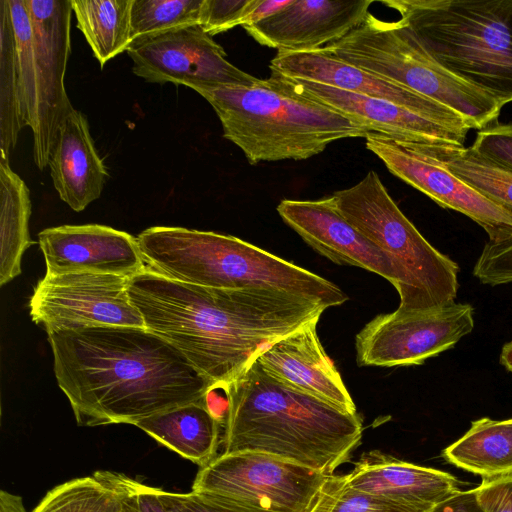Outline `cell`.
Listing matches in <instances>:
<instances>
[{
	"label": "cell",
	"instance_id": "6da1fadb",
	"mask_svg": "<svg viewBox=\"0 0 512 512\" xmlns=\"http://www.w3.org/2000/svg\"><path fill=\"white\" fill-rule=\"evenodd\" d=\"M145 328L177 350L213 387L237 380L273 343L327 309L291 293L181 283L149 269L128 286Z\"/></svg>",
	"mask_w": 512,
	"mask_h": 512
},
{
	"label": "cell",
	"instance_id": "7a4b0ae2",
	"mask_svg": "<svg viewBox=\"0 0 512 512\" xmlns=\"http://www.w3.org/2000/svg\"><path fill=\"white\" fill-rule=\"evenodd\" d=\"M58 386L79 426L132 424L200 401L212 384L147 328L86 327L47 333Z\"/></svg>",
	"mask_w": 512,
	"mask_h": 512
},
{
	"label": "cell",
	"instance_id": "3957f363",
	"mask_svg": "<svg viewBox=\"0 0 512 512\" xmlns=\"http://www.w3.org/2000/svg\"><path fill=\"white\" fill-rule=\"evenodd\" d=\"M223 389L229 409L222 454L263 453L334 475L361 442L358 413L277 382L256 361Z\"/></svg>",
	"mask_w": 512,
	"mask_h": 512
},
{
	"label": "cell",
	"instance_id": "277c9868",
	"mask_svg": "<svg viewBox=\"0 0 512 512\" xmlns=\"http://www.w3.org/2000/svg\"><path fill=\"white\" fill-rule=\"evenodd\" d=\"M137 242L147 269L181 283L281 291L326 308L348 299L331 281L231 235L154 226L142 231Z\"/></svg>",
	"mask_w": 512,
	"mask_h": 512
},
{
	"label": "cell",
	"instance_id": "5b68a950",
	"mask_svg": "<svg viewBox=\"0 0 512 512\" xmlns=\"http://www.w3.org/2000/svg\"><path fill=\"white\" fill-rule=\"evenodd\" d=\"M216 112L223 137L248 162L305 160L341 139L364 137L366 127L306 98L270 75L251 86L219 85L195 90Z\"/></svg>",
	"mask_w": 512,
	"mask_h": 512
},
{
	"label": "cell",
	"instance_id": "8992f818",
	"mask_svg": "<svg viewBox=\"0 0 512 512\" xmlns=\"http://www.w3.org/2000/svg\"><path fill=\"white\" fill-rule=\"evenodd\" d=\"M423 49L444 69L512 102V0H388Z\"/></svg>",
	"mask_w": 512,
	"mask_h": 512
},
{
	"label": "cell",
	"instance_id": "52a82bcc",
	"mask_svg": "<svg viewBox=\"0 0 512 512\" xmlns=\"http://www.w3.org/2000/svg\"><path fill=\"white\" fill-rule=\"evenodd\" d=\"M332 198L344 218L390 259L399 279L395 314L423 313L455 302L458 264L424 238L375 171Z\"/></svg>",
	"mask_w": 512,
	"mask_h": 512
},
{
	"label": "cell",
	"instance_id": "ba28073f",
	"mask_svg": "<svg viewBox=\"0 0 512 512\" xmlns=\"http://www.w3.org/2000/svg\"><path fill=\"white\" fill-rule=\"evenodd\" d=\"M339 59L405 86L462 115L473 129L496 122L502 107L439 65L398 21L368 13L344 38L323 47Z\"/></svg>",
	"mask_w": 512,
	"mask_h": 512
},
{
	"label": "cell",
	"instance_id": "9c48e42d",
	"mask_svg": "<svg viewBox=\"0 0 512 512\" xmlns=\"http://www.w3.org/2000/svg\"><path fill=\"white\" fill-rule=\"evenodd\" d=\"M332 476L263 453H221L192 491L249 512H310Z\"/></svg>",
	"mask_w": 512,
	"mask_h": 512
},
{
	"label": "cell",
	"instance_id": "30bf717a",
	"mask_svg": "<svg viewBox=\"0 0 512 512\" xmlns=\"http://www.w3.org/2000/svg\"><path fill=\"white\" fill-rule=\"evenodd\" d=\"M130 279L89 272L45 274L29 300L30 316L47 333L102 326L145 328L130 300Z\"/></svg>",
	"mask_w": 512,
	"mask_h": 512
},
{
	"label": "cell",
	"instance_id": "8fae6325",
	"mask_svg": "<svg viewBox=\"0 0 512 512\" xmlns=\"http://www.w3.org/2000/svg\"><path fill=\"white\" fill-rule=\"evenodd\" d=\"M470 304L445 307L410 315L379 314L356 335L359 366L398 367L421 365L453 348L474 328Z\"/></svg>",
	"mask_w": 512,
	"mask_h": 512
},
{
	"label": "cell",
	"instance_id": "7c38bea8",
	"mask_svg": "<svg viewBox=\"0 0 512 512\" xmlns=\"http://www.w3.org/2000/svg\"><path fill=\"white\" fill-rule=\"evenodd\" d=\"M32 25L36 111L33 157L40 170L49 164L59 126L73 107L64 78L71 53V0H25Z\"/></svg>",
	"mask_w": 512,
	"mask_h": 512
},
{
	"label": "cell",
	"instance_id": "4fadbf2b",
	"mask_svg": "<svg viewBox=\"0 0 512 512\" xmlns=\"http://www.w3.org/2000/svg\"><path fill=\"white\" fill-rule=\"evenodd\" d=\"M133 73L151 83L193 90L219 85L251 86L259 78L226 59L224 49L199 25L135 39L127 49Z\"/></svg>",
	"mask_w": 512,
	"mask_h": 512
},
{
	"label": "cell",
	"instance_id": "5bb4252c",
	"mask_svg": "<svg viewBox=\"0 0 512 512\" xmlns=\"http://www.w3.org/2000/svg\"><path fill=\"white\" fill-rule=\"evenodd\" d=\"M365 140L366 148L382 160L393 175L441 207L472 219L485 230L488 241L498 242L512 237V214L482 196L429 155L376 132H368Z\"/></svg>",
	"mask_w": 512,
	"mask_h": 512
},
{
	"label": "cell",
	"instance_id": "9a60e30c",
	"mask_svg": "<svg viewBox=\"0 0 512 512\" xmlns=\"http://www.w3.org/2000/svg\"><path fill=\"white\" fill-rule=\"evenodd\" d=\"M32 25L25 0H0V161L35 123Z\"/></svg>",
	"mask_w": 512,
	"mask_h": 512
},
{
	"label": "cell",
	"instance_id": "2e32d148",
	"mask_svg": "<svg viewBox=\"0 0 512 512\" xmlns=\"http://www.w3.org/2000/svg\"><path fill=\"white\" fill-rule=\"evenodd\" d=\"M271 75L292 91L352 118L369 132L405 143L463 147L470 130L442 123L390 101L288 78L276 72H271Z\"/></svg>",
	"mask_w": 512,
	"mask_h": 512
},
{
	"label": "cell",
	"instance_id": "e0dca14e",
	"mask_svg": "<svg viewBox=\"0 0 512 512\" xmlns=\"http://www.w3.org/2000/svg\"><path fill=\"white\" fill-rule=\"evenodd\" d=\"M269 68L282 76L316 82L360 95L393 102L431 119L473 129L451 108L405 86L351 65L324 48L315 51H278Z\"/></svg>",
	"mask_w": 512,
	"mask_h": 512
},
{
	"label": "cell",
	"instance_id": "ac0fdd59",
	"mask_svg": "<svg viewBox=\"0 0 512 512\" xmlns=\"http://www.w3.org/2000/svg\"><path fill=\"white\" fill-rule=\"evenodd\" d=\"M38 242L49 275L89 272L132 278L146 268L137 238L105 225L47 228Z\"/></svg>",
	"mask_w": 512,
	"mask_h": 512
},
{
	"label": "cell",
	"instance_id": "d6986e66",
	"mask_svg": "<svg viewBox=\"0 0 512 512\" xmlns=\"http://www.w3.org/2000/svg\"><path fill=\"white\" fill-rule=\"evenodd\" d=\"M276 209L284 223L319 254L337 264L376 273L398 287L399 279L390 259L344 218L332 196L284 199Z\"/></svg>",
	"mask_w": 512,
	"mask_h": 512
},
{
	"label": "cell",
	"instance_id": "ffe728a7",
	"mask_svg": "<svg viewBox=\"0 0 512 512\" xmlns=\"http://www.w3.org/2000/svg\"><path fill=\"white\" fill-rule=\"evenodd\" d=\"M373 0H292L284 9L243 27L259 44L278 51L319 50L363 23Z\"/></svg>",
	"mask_w": 512,
	"mask_h": 512
},
{
	"label": "cell",
	"instance_id": "44dd1931",
	"mask_svg": "<svg viewBox=\"0 0 512 512\" xmlns=\"http://www.w3.org/2000/svg\"><path fill=\"white\" fill-rule=\"evenodd\" d=\"M318 320L273 343L255 361L277 382L355 414L350 393L319 340Z\"/></svg>",
	"mask_w": 512,
	"mask_h": 512
},
{
	"label": "cell",
	"instance_id": "7402d4cb",
	"mask_svg": "<svg viewBox=\"0 0 512 512\" xmlns=\"http://www.w3.org/2000/svg\"><path fill=\"white\" fill-rule=\"evenodd\" d=\"M354 489L430 512L457 495V479L434 468L405 462L379 450L363 453L346 474Z\"/></svg>",
	"mask_w": 512,
	"mask_h": 512
},
{
	"label": "cell",
	"instance_id": "603a6c76",
	"mask_svg": "<svg viewBox=\"0 0 512 512\" xmlns=\"http://www.w3.org/2000/svg\"><path fill=\"white\" fill-rule=\"evenodd\" d=\"M61 200L80 212L98 199L108 177L82 112L72 107L63 118L49 164Z\"/></svg>",
	"mask_w": 512,
	"mask_h": 512
},
{
	"label": "cell",
	"instance_id": "cb8c5ba5",
	"mask_svg": "<svg viewBox=\"0 0 512 512\" xmlns=\"http://www.w3.org/2000/svg\"><path fill=\"white\" fill-rule=\"evenodd\" d=\"M135 426L200 468L217 456L223 427L203 399L149 416Z\"/></svg>",
	"mask_w": 512,
	"mask_h": 512
},
{
	"label": "cell",
	"instance_id": "d4e9b609",
	"mask_svg": "<svg viewBox=\"0 0 512 512\" xmlns=\"http://www.w3.org/2000/svg\"><path fill=\"white\" fill-rule=\"evenodd\" d=\"M442 454L446 461L482 479L511 476L512 418L483 417L473 421L468 431Z\"/></svg>",
	"mask_w": 512,
	"mask_h": 512
},
{
	"label": "cell",
	"instance_id": "484cf974",
	"mask_svg": "<svg viewBox=\"0 0 512 512\" xmlns=\"http://www.w3.org/2000/svg\"><path fill=\"white\" fill-rule=\"evenodd\" d=\"M30 191L8 161H0V284L21 273L25 250L33 244L29 236Z\"/></svg>",
	"mask_w": 512,
	"mask_h": 512
},
{
	"label": "cell",
	"instance_id": "4316f807",
	"mask_svg": "<svg viewBox=\"0 0 512 512\" xmlns=\"http://www.w3.org/2000/svg\"><path fill=\"white\" fill-rule=\"evenodd\" d=\"M133 0H71L76 26L83 33L101 68L127 51L131 39Z\"/></svg>",
	"mask_w": 512,
	"mask_h": 512
},
{
	"label": "cell",
	"instance_id": "83f0119b",
	"mask_svg": "<svg viewBox=\"0 0 512 512\" xmlns=\"http://www.w3.org/2000/svg\"><path fill=\"white\" fill-rule=\"evenodd\" d=\"M402 143L429 155L482 196L512 214V171L484 158L471 146Z\"/></svg>",
	"mask_w": 512,
	"mask_h": 512
},
{
	"label": "cell",
	"instance_id": "f1b7e54d",
	"mask_svg": "<svg viewBox=\"0 0 512 512\" xmlns=\"http://www.w3.org/2000/svg\"><path fill=\"white\" fill-rule=\"evenodd\" d=\"M123 475L95 471L48 491L31 512H121Z\"/></svg>",
	"mask_w": 512,
	"mask_h": 512
},
{
	"label": "cell",
	"instance_id": "f546056e",
	"mask_svg": "<svg viewBox=\"0 0 512 512\" xmlns=\"http://www.w3.org/2000/svg\"><path fill=\"white\" fill-rule=\"evenodd\" d=\"M203 0H133L132 41L168 30L199 25Z\"/></svg>",
	"mask_w": 512,
	"mask_h": 512
},
{
	"label": "cell",
	"instance_id": "4dcf8cb0",
	"mask_svg": "<svg viewBox=\"0 0 512 512\" xmlns=\"http://www.w3.org/2000/svg\"><path fill=\"white\" fill-rule=\"evenodd\" d=\"M255 0H203L199 26L211 37L243 26Z\"/></svg>",
	"mask_w": 512,
	"mask_h": 512
},
{
	"label": "cell",
	"instance_id": "1f68e13d",
	"mask_svg": "<svg viewBox=\"0 0 512 512\" xmlns=\"http://www.w3.org/2000/svg\"><path fill=\"white\" fill-rule=\"evenodd\" d=\"M473 275L491 286L512 282V237L488 241L474 265Z\"/></svg>",
	"mask_w": 512,
	"mask_h": 512
},
{
	"label": "cell",
	"instance_id": "d6a6232c",
	"mask_svg": "<svg viewBox=\"0 0 512 512\" xmlns=\"http://www.w3.org/2000/svg\"><path fill=\"white\" fill-rule=\"evenodd\" d=\"M328 512H422L407 504L360 491L345 484Z\"/></svg>",
	"mask_w": 512,
	"mask_h": 512
},
{
	"label": "cell",
	"instance_id": "836d02e7",
	"mask_svg": "<svg viewBox=\"0 0 512 512\" xmlns=\"http://www.w3.org/2000/svg\"><path fill=\"white\" fill-rule=\"evenodd\" d=\"M484 158L512 171V123H492L479 129L471 146Z\"/></svg>",
	"mask_w": 512,
	"mask_h": 512
},
{
	"label": "cell",
	"instance_id": "e575fe53",
	"mask_svg": "<svg viewBox=\"0 0 512 512\" xmlns=\"http://www.w3.org/2000/svg\"><path fill=\"white\" fill-rule=\"evenodd\" d=\"M160 490L124 474L121 512H167Z\"/></svg>",
	"mask_w": 512,
	"mask_h": 512
},
{
	"label": "cell",
	"instance_id": "d590c367",
	"mask_svg": "<svg viewBox=\"0 0 512 512\" xmlns=\"http://www.w3.org/2000/svg\"><path fill=\"white\" fill-rule=\"evenodd\" d=\"M474 491L482 512H512V475L483 479Z\"/></svg>",
	"mask_w": 512,
	"mask_h": 512
},
{
	"label": "cell",
	"instance_id": "8d00e7d4",
	"mask_svg": "<svg viewBox=\"0 0 512 512\" xmlns=\"http://www.w3.org/2000/svg\"><path fill=\"white\" fill-rule=\"evenodd\" d=\"M160 498L167 512H249L223 504L193 491L173 493L161 489Z\"/></svg>",
	"mask_w": 512,
	"mask_h": 512
},
{
	"label": "cell",
	"instance_id": "74e56055",
	"mask_svg": "<svg viewBox=\"0 0 512 512\" xmlns=\"http://www.w3.org/2000/svg\"><path fill=\"white\" fill-rule=\"evenodd\" d=\"M430 512H482L474 489L460 491L457 495L437 506Z\"/></svg>",
	"mask_w": 512,
	"mask_h": 512
},
{
	"label": "cell",
	"instance_id": "f35d334b",
	"mask_svg": "<svg viewBox=\"0 0 512 512\" xmlns=\"http://www.w3.org/2000/svg\"><path fill=\"white\" fill-rule=\"evenodd\" d=\"M203 402L209 413L223 426L229 409V399L225 390L220 387L210 388Z\"/></svg>",
	"mask_w": 512,
	"mask_h": 512
},
{
	"label": "cell",
	"instance_id": "ab89813d",
	"mask_svg": "<svg viewBox=\"0 0 512 512\" xmlns=\"http://www.w3.org/2000/svg\"><path fill=\"white\" fill-rule=\"evenodd\" d=\"M292 0H255L242 27L254 25L287 7Z\"/></svg>",
	"mask_w": 512,
	"mask_h": 512
},
{
	"label": "cell",
	"instance_id": "60d3db41",
	"mask_svg": "<svg viewBox=\"0 0 512 512\" xmlns=\"http://www.w3.org/2000/svg\"><path fill=\"white\" fill-rule=\"evenodd\" d=\"M346 482V475H333L310 512H328L339 490Z\"/></svg>",
	"mask_w": 512,
	"mask_h": 512
},
{
	"label": "cell",
	"instance_id": "b9f144b4",
	"mask_svg": "<svg viewBox=\"0 0 512 512\" xmlns=\"http://www.w3.org/2000/svg\"><path fill=\"white\" fill-rule=\"evenodd\" d=\"M0 512H26L20 496L2 490L0 492Z\"/></svg>",
	"mask_w": 512,
	"mask_h": 512
},
{
	"label": "cell",
	"instance_id": "7bdbcfd3",
	"mask_svg": "<svg viewBox=\"0 0 512 512\" xmlns=\"http://www.w3.org/2000/svg\"><path fill=\"white\" fill-rule=\"evenodd\" d=\"M500 363L512 373V341L503 345L500 353Z\"/></svg>",
	"mask_w": 512,
	"mask_h": 512
}]
</instances>
